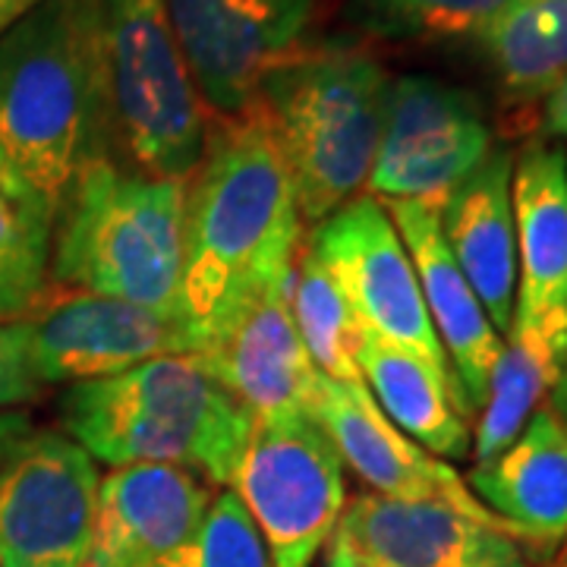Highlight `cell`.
<instances>
[{"label":"cell","mask_w":567,"mask_h":567,"mask_svg":"<svg viewBox=\"0 0 567 567\" xmlns=\"http://www.w3.org/2000/svg\"><path fill=\"white\" fill-rule=\"evenodd\" d=\"M111 155L104 0H44L0 39V162L58 224L92 164Z\"/></svg>","instance_id":"1"},{"label":"cell","mask_w":567,"mask_h":567,"mask_svg":"<svg viewBox=\"0 0 567 567\" xmlns=\"http://www.w3.org/2000/svg\"><path fill=\"white\" fill-rule=\"evenodd\" d=\"M303 234L262 107L212 114L203 158L183 183L181 303L196 331L244 290L287 275Z\"/></svg>","instance_id":"2"},{"label":"cell","mask_w":567,"mask_h":567,"mask_svg":"<svg viewBox=\"0 0 567 567\" xmlns=\"http://www.w3.org/2000/svg\"><path fill=\"white\" fill-rule=\"evenodd\" d=\"M63 435L107 466L171 464L230 486L256 416L193 353L70 385L58 401Z\"/></svg>","instance_id":"3"},{"label":"cell","mask_w":567,"mask_h":567,"mask_svg":"<svg viewBox=\"0 0 567 567\" xmlns=\"http://www.w3.org/2000/svg\"><path fill=\"white\" fill-rule=\"evenodd\" d=\"M391 76L360 44H306L259 85L303 227L363 196L385 121Z\"/></svg>","instance_id":"4"},{"label":"cell","mask_w":567,"mask_h":567,"mask_svg":"<svg viewBox=\"0 0 567 567\" xmlns=\"http://www.w3.org/2000/svg\"><path fill=\"white\" fill-rule=\"evenodd\" d=\"M48 284L186 316L183 183L145 177L114 158L92 164L54 224Z\"/></svg>","instance_id":"5"},{"label":"cell","mask_w":567,"mask_h":567,"mask_svg":"<svg viewBox=\"0 0 567 567\" xmlns=\"http://www.w3.org/2000/svg\"><path fill=\"white\" fill-rule=\"evenodd\" d=\"M104 76L114 162L155 181L186 183L203 158L212 111L164 0H104Z\"/></svg>","instance_id":"6"},{"label":"cell","mask_w":567,"mask_h":567,"mask_svg":"<svg viewBox=\"0 0 567 567\" xmlns=\"http://www.w3.org/2000/svg\"><path fill=\"white\" fill-rule=\"evenodd\" d=\"M271 567H312L347 505L344 464L312 413L256 423L234 483Z\"/></svg>","instance_id":"7"},{"label":"cell","mask_w":567,"mask_h":567,"mask_svg":"<svg viewBox=\"0 0 567 567\" xmlns=\"http://www.w3.org/2000/svg\"><path fill=\"white\" fill-rule=\"evenodd\" d=\"M102 473L54 429H32L0 466V567H89Z\"/></svg>","instance_id":"8"},{"label":"cell","mask_w":567,"mask_h":567,"mask_svg":"<svg viewBox=\"0 0 567 567\" xmlns=\"http://www.w3.org/2000/svg\"><path fill=\"white\" fill-rule=\"evenodd\" d=\"M492 148V130L470 92L432 76L391 80L365 196L442 212L454 186L470 177Z\"/></svg>","instance_id":"9"},{"label":"cell","mask_w":567,"mask_h":567,"mask_svg":"<svg viewBox=\"0 0 567 567\" xmlns=\"http://www.w3.org/2000/svg\"><path fill=\"white\" fill-rule=\"evenodd\" d=\"M306 240L369 334L416 353L454 382L445 347L425 309L416 268L385 205L363 193L309 227Z\"/></svg>","instance_id":"10"},{"label":"cell","mask_w":567,"mask_h":567,"mask_svg":"<svg viewBox=\"0 0 567 567\" xmlns=\"http://www.w3.org/2000/svg\"><path fill=\"white\" fill-rule=\"evenodd\" d=\"M319 0H164L186 66L212 114H240L259 85L309 44Z\"/></svg>","instance_id":"11"},{"label":"cell","mask_w":567,"mask_h":567,"mask_svg":"<svg viewBox=\"0 0 567 567\" xmlns=\"http://www.w3.org/2000/svg\"><path fill=\"white\" fill-rule=\"evenodd\" d=\"M25 324L32 363L44 385H80L158 357H186L199 350V331L186 316H167L58 284H48Z\"/></svg>","instance_id":"12"},{"label":"cell","mask_w":567,"mask_h":567,"mask_svg":"<svg viewBox=\"0 0 567 567\" xmlns=\"http://www.w3.org/2000/svg\"><path fill=\"white\" fill-rule=\"evenodd\" d=\"M290 275L249 287L199 331V363L256 423L309 413L319 369L306 353L290 309Z\"/></svg>","instance_id":"13"},{"label":"cell","mask_w":567,"mask_h":567,"mask_svg":"<svg viewBox=\"0 0 567 567\" xmlns=\"http://www.w3.org/2000/svg\"><path fill=\"white\" fill-rule=\"evenodd\" d=\"M309 413L341 454V464L350 466L372 488V495L394 502L447 505L527 546L517 529L505 524L498 514H492L470 492L457 470H451L445 461L432 457L425 447L406 439L382 413V406L372 401L365 385H341L319 375Z\"/></svg>","instance_id":"14"},{"label":"cell","mask_w":567,"mask_h":567,"mask_svg":"<svg viewBox=\"0 0 567 567\" xmlns=\"http://www.w3.org/2000/svg\"><path fill=\"white\" fill-rule=\"evenodd\" d=\"M517 300L507 338L539 350L558 369L567 360V155L529 140L514 158Z\"/></svg>","instance_id":"15"},{"label":"cell","mask_w":567,"mask_h":567,"mask_svg":"<svg viewBox=\"0 0 567 567\" xmlns=\"http://www.w3.org/2000/svg\"><path fill=\"white\" fill-rule=\"evenodd\" d=\"M328 546L365 567H529L524 546L447 505L353 495Z\"/></svg>","instance_id":"16"},{"label":"cell","mask_w":567,"mask_h":567,"mask_svg":"<svg viewBox=\"0 0 567 567\" xmlns=\"http://www.w3.org/2000/svg\"><path fill=\"white\" fill-rule=\"evenodd\" d=\"M212 486L171 464L111 466L99 486L89 567H162L186 555L212 505Z\"/></svg>","instance_id":"17"},{"label":"cell","mask_w":567,"mask_h":567,"mask_svg":"<svg viewBox=\"0 0 567 567\" xmlns=\"http://www.w3.org/2000/svg\"><path fill=\"white\" fill-rule=\"evenodd\" d=\"M382 205L404 240L410 262L416 268L429 319L445 347L451 375L457 385L461 416L473 420L486 404L488 379L505 350V338L488 322L476 290L470 287L457 259L451 256L439 212L404 199H391Z\"/></svg>","instance_id":"18"},{"label":"cell","mask_w":567,"mask_h":567,"mask_svg":"<svg viewBox=\"0 0 567 567\" xmlns=\"http://www.w3.org/2000/svg\"><path fill=\"white\" fill-rule=\"evenodd\" d=\"M511 181L514 155L507 148H492L483 164L454 186L439 212L447 249L502 338L511 331L517 300V224Z\"/></svg>","instance_id":"19"},{"label":"cell","mask_w":567,"mask_h":567,"mask_svg":"<svg viewBox=\"0 0 567 567\" xmlns=\"http://www.w3.org/2000/svg\"><path fill=\"white\" fill-rule=\"evenodd\" d=\"M470 492L524 536L533 551H555L567 536V425L539 406L511 445L476 464Z\"/></svg>","instance_id":"20"},{"label":"cell","mask_w":567,"mask_h":567,"mask_svg":"<svg viewBox=\"0 0 567 567\" xmlns=\"http://www.w3.org/2000/svg\"><path fill=\"white\" fill-rule=\"evenodd\" d=\"M363 382L372 401L391 423L439 457H466L473 432L457 410L454 382L404 347H394L365 331L360 353Z\"/></svg>","instance_id":"21"},{"label":"cell","mask_w":567,"mask_h":567,"mask_svg":"<svg viewBox=\"0 0 567 567\" xmlns=\"http://www.w3.org/2000/svg\"><path fill=\"white\" fill-rule=\"evenodd\" d=\"M476 44L507 107L529 111L567 76V0H511Z\"/></svg>","instance_id":"22"},{"label":"cell","mask_w":567,"mask_h":567,"mask_svg":"<svg viewBox=\"0 0 567 567\" xmlns=\"http://www.w3.org/2000/svg\"><path fill=\"white\" fill-rule=\"evenodd\" d=\"M290 309L306 353L324 379L341 385H365L360 353L365 328L344 300L341 287L319 262L309 240H300L290 275Z\"/></svg>","instance_id":"23"},{"label":"cell","mask_w":567,"mask_h":567,"mask_svg":"<svg viewBox=\"0 0 567 567\" xmlns=\"http://www.w3.org/2000/svg\"><path fill=\"white\" fill-rule=\"evenodd\" d=\"M54 224L0 162V322L32 312L51 281Z\"/></svg>","instance_id":"24"},{"label":"cell","mask_w":567,"mask_h":567,"mask_svg":"<svg viewBox=\"0 0 567 567\" xmlns=\"http://www.w3.org/2000/svg\"><path fill=\"white\" fill-rule=\"evenodd\" d=\"M511 0H347L344 20L372 41L439 44L473 39Z\"/></svg>","instance_id":"25"},{"label":"cell","mask_w":567,"mask_h":567,"mask_svg":"<svg viewBox=\"0 0 567 567\" xmlns=\"http://www.w3.org/2000/svg\"><path fill=\"white\" fill-rule=\"evenodd\" d=\"M558 382V369L548 363L539 350H533L517 338H507L505 350L488 379L486 404L473 429V461L488 464L498 457L539 410L551 385Z\"/></svg>","instance_id":"26"},{"label":"cell","mask_w":567,"mask_h":567,"mask_svg":"<svg viewBox=\"0 0 567 567\" xmlns=\"http://www.w3.org/2000/svg\"><path fill=\"white\" fill-rule=\"evenodd\" d=\"M189 567H271L268 548L256 520L234 488L212 495L203 527L186 551Z\"/></svg>","instance_id":"27"},{"label":"cell","mask_w":567,"mask_h":567,"mask_svg":"<svg viewBox=\"0 0 567 567\" xmlns=\"http://www.w3.org/2000/svg\"><path fill=\"white\" fill-rule=\"evenodd\" d=\"M44 382L32 363L25 319L0 322V410H17L44 394Z\"/></svg>","instance_id":"28"},{"label":"cell","mask_w":567,"mask_h":567,"mask_svg":"<svg viewBox=\"0 0 567 567\" xmlns=\"http://www.w3.org/2000/svg\"><path fill=\"white\" fill-rule=\"evenodd\" d=\"M536 123L539 140H567V76L548 92Z\"/></svg>","instance_id":"29"},{"label":"cell","mask_w":567,"mask_h":567,"mask_svg":"<svg viewBox=\"0 0 567 567\" xmlns=\"http://www.w3.org/2000/svg\"><path fill=\"white\" fill-rule=\"evenodd\" d=\"M35 429L32 416L25 410H0V466L13 454V447Z\"/></svg>","instance_id":"30"},{"label":"cell","mask_w":567,"mask_h":567,"mask_svg":"<svg viewBox=\"0 0 567 567\" xmlns=\"http://www.w3.org/2000/svg\"><path fill=\"white\" fill-rule=\"evenodd\" d=\"M44 0H0V39L17 25L20 20H25L32 10H39Z\"/></svg>","instance_id":"31"},{"label":"cell","mask_w":567,"mask_h":567,"mask_svg":"<svg viewBox=\"0 0 567 567\" xmlns=\"http://www.w3.org/2000/svg\"><path fill=\"white\" fill-rule=\"evenodd\" d=\"M548 394H551V404L548 406H551V410L561 416V423L567 425V360H565V365H561V375H558V382L551 385V391H548Z\"/></svg>","instance_id":"32"},{"label":"cell","mask_w":567,"mask_h":567,"mask_svg":"<svg viewBox=\"0 0 567 567\" xmlns=\"http://www.w3.org/2000/svg\"><path fill=\"white\" fill-rule=\"evenodd\" d=\"M324 567H365V565H357L353 558H347L344 551H338V548L328 546V551H324Z\"/></svg>","instance_id":"33"},{"label":"cell","mask_w":567,"mask_h":567,"mask_svg":"<svg viewBox=\"0 0 567 567\" xmlns=\"http://www.w3.org/2000/svg\"><path fill=\"white\" fill-rule=\"evenodd\" d=\"M558 561H561V565L567 561V536H565V543H561V548H558Z\"/></svg>","instance_id":"34"},{"label":"cell","mask_w":567,"mask_h":567,"mask_svg":"<svg viewBox=\"0 0 567 567\" xmlns=\"http://www.w3.org/2000/svg\"><path fill=\"white\" fill-rule=\"evenodd\" d=\"M561 567H567V561H565V565H561Z\"/></svg>","instance_id":"35"}]
</instances>
